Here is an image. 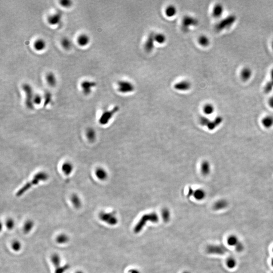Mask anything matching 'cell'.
<instances>
[{
	"mask_svg": "<svg viewBox=\"0 0 273 273\" xmlns=\"http://www.w3.org/2000/svg\"><path fill=\"white\" fill-rule=\"evenodd\" d=\"M52 94L49 91H46L44 94V106H46L52 101Z\"/></svg>",
	"mask_w": 273,
	"mask_h": 273,
	"instance_id": "36",
	"label": "cell"
},
{
	"mask_svg": "<svg viewBox=\"0 0 273 273\" xmlns=\"http://www.w3.org/2000/svg\"><path fill=\"white\" fill-rule=\"evenodd\" d=\"M51 260L52 263L53 264L54 266L55 267V269H57L58 267L61 266H60V263H61V258L60 257L59 255L57 254V253H54L53 255H52L51 257Z\"/></svg>",
	"mask_w": 273,
	"mask_h": 273,
	"instance_id": "27",
	"label": "cell"
},
{
	"mask_svg": "<svg viewBox=\"0 0 273 273\" xmlns=\"http://www.w3.org/2000/svg\"><path fill=\"white\" fill-rule=\"evenodd\" d=\"M46 46L45 41L42 38H38L36 40L34 44V49L37 51H43L45 49Z\"/></svg>",
	"mask_w": 273,
	"mask_h": 273,
	"instance_id": "22",
	"label": "cell"
},
{
	"mask_svg": "<svg viewBox=\"0 0 273 273\" xmlns=\"http://www.w3.org/2000/svg\"><path fill=\"white\" fill-rule=\"evenodd\" d=\"M119 108L118 106H115L111 110L105 111L101 116L99 120V123L101 125H105L107 124L109 121L112 118L114 115L118 111Z\"/></svg>",
	"mask_w": 273,
	"mask_h": 273,
	"instance_id": "7",
	"label": "cell"
},
{
	"mask_svg": "<svg viewBox=\"0 0 273 273\" xmlns=\"http://www.w3.org/2000/svg\"><path fill=\"white\" fill-rule=\"evenodd\" d=\"M183 273H190L189 272H183Z\"/></svg>",
	"mask_w": 273,
	"mask_h": 273,
	"instance_id": "51",
	"label": "cell"
},
{
	"mask_svg": "<svg viewBox=\"0 0 273 273\" xmlns=\"http://www.w3.org/2000/svg\"><path fill=\"white\" fill-rule=\"evenodd\" d=\"M71 201L75 208L78 209V208L81 207V205H82L81 200L77 195H75V194L72 195V196L71 197Z\"/></svg>",
	"mask_w": 273,
	"mask_h": 273,
	"instance_id": "32",
	"label": "cell"
},
{
	"mask_svg": "<svg viewBox=\"0 0 273 273\" xmlns=\"http://www.w3.org/2000/svg\"><path fill=\"white\" fill-rule=\"evenodd\" d=\"M161 216L164 222L167 223L170 221L171 218V212L167 208H163L161 211Z\"/></svg>",
	"mask_w": 273,
	"mask_h": 273,
	"instance_id": "35",
	"label": "cell"
},
{
	"mask_svg": "<svg viewBox=\"0 0 273 273\" xmlns=\"http://www.w3.org/2000/svg\"><path fill=\"white\" fill-rule=\"evenodd\" d=\"M42 101V97L41 95L39 94L34 95V100H33L34 104H35L37 105H39L41 103Z\"/></svg>",
	"mask_w": 273,
	"mask_h": 273,
	"instance_id": "42",
	"label": "cell"
},
{
	"mask_svg": "<svg viewBox=\"0 0 273 273\" xmlns=\"http://www.w3.org/2000/svg\"><path fill=\"white\" fill-rule=\"evenodd\" d=\"M192 196L197 200L201 201L204 199L207 196V193L203 189L199 188L194 190V192Z\"/></svg>",
	"mask_w": 273,
	"mask_h": 273,
	"instance_id": "17",
	"label": "cell"
},
{
	"mask_svg": "<svg viewBox=\"0 0 273 273\" xmlns=\"http://www.w3.org/2000/svg\"><path fill=\"white\" fill-rule=\"evenodd\" d=\"M271 77L272 78V79L273 80V68H272V70L271 71Z\"/></svg>",
	"mask_w": 273,
	"mask_h": 273,
	"instance_id": "47",
	"label": "cell"
},
{
	"mask_svg": "<svg viewBox=\"0 0 273 273\" xmlns=\"http://www.w3.org/2000/svg\"><path fill=\"white\" fill-rule=\"evenodd\" d=\"M206 251L210 255H223L227 252L228 249L223 245H210L207 247Z\"/></svg>",
	"mask_w": 273,
	"mask_h": 273,
	"instance_id": "8",
	"label": "cell"
},
{
	"mask_svg": "<svg viewBox=\"0 0 273 273\" xmlns=\"http://www.w3.org/2000/svg\"></svg>",
	"mask_w": 273,
	"mask_h": 273,
	"instance_id": "52",
	"label": "cell"
},
{
	"mask_svg": "<svg viewBox=\"0 0 273 273\" xmlns=\"http://www.w3.org/2000/svg\"><path fill=\"white\" fill-rule=\"evenodd\" d=\"M95 175H96L97 178L101 181H104L107 178L108 174L107 171L104 168L101 167H99L96 170Z\"/></svg>",
	"mask_w": 273,
	"mask_h": 273,
	"instance_id": "23",
	"label": "cell"
},
{
	"mask_svg": "<svg viewBox=\"0 0 273 273\" xmlns=\"http://www.w3.org/2000/svg\"><path fill=\"white\" fill-rule=\"evenodd\" d=\"M159 221V217L155 212H152L150 214H145L143 215L136 224L134 229V232L135 233H139L142 230L148 221L154 223H156Z\"/></svg>",
	"mask_w": 273,
	"mask_h": 273,
	"instance_id": "2",
	"label": "cell"
},
{
	"mask_svg": "<svg viewBox=\"0 0 273 273\" xmlns=\"http://www.w3.org/2000/svg\"><path fill=\"white\" fill-rule=\"evenodd\" d=\"M215 111V107L212 104H205L203 107V112L207 115L212 114Z\"/></svg>",
	"mask_w": 273,
	"mask_h": 273,
	"instance_id": "26",
	"label": "cell"
},
{
	"mask_svg": "<svg viewBox=\"0 0 273 273\" xmlns=\"http://www.w3.org/2000/svg\"><path fill=\"white\" fill-rule=\"evenodd\" d=\"M235 247L237 252H241L244 249V245L243 243L239 241V243L235 246Z\"/></svg>",
	"mask_w": 273,
	"mask_h": 273,
	"instance_id": "43",
	"label": "cell"
},
{
	"mask_svg": "<svg viewBox=\"0 0 273 273\" xmlns=\"http://www.w3.org/2000/svg\"><path fill=\"white\" fill-rule=\"evenodd\" d=\"M96 86V83L94 82L85 81L81 84V88L84 95H89L92 92V88Z\"/></svg>",
	"mask_w": 273,
	"mask_h": 273,
	"instance_id": "11",
	"label": "cell"
},
{
	"mask_svg": "<svg viewBox=\"0 0 273 273\" xmlns=\"http://www.w3.org/2000/svg\"><path fill=\"white\" fill-rule=\"evenodd\" d=\"M229 205V203L227 200L224 199L218 200L214 204L213 207L215 211H221L226 208Z\"/></svg>",
	"mask_w": 273,
	"mask_h": 273,
	"instance_id": "16",
	"label": "cell"
},
{
	"mask_svg": "<svg viewBox=\"0 0 273 273\" xmlns=\"http://www.w3.org/2000/svg\"><path fill=\"white\" fill-rule=\"evenodd\" d=\"M200 171L203 176L209 175L211 171V164L207 160H203L200 164Z\"/></svg>",
	"mask_w": 273,
	"mask_h": 273,
	"instance_id": "15",
	"label": "cell"
},
{
	"mask_svg": "<svg viewBox=\"0 0 273 273\" xmlns=\"http://www.w3.org/2000/svg\"><path fill=\"white\" fill-rule=\"evenodd\" d=\"M62 19V15L60 13L51 14L47 18V21L51 26H55L59 24Z\"/></svg>",
	"mask_w": 273,
	"mask_h": 273,
	"instance_id": "14",
	"label": "cell"
},
{
	"mask_svg": "<svg viewBox=\"0 0 273 273\" xmlns=\"http://www.w3.org/2000/svg\"><path fill=\"white\" fill-rule=\"evenodd\" d=\"M48 179V175L44 172H40L34 175L33 179L24 185L19 190L16 194V196L20 197L26 192L28 190L31 188L33 186L38 185L41 182L45 181Z\"/></svg>",
	"mask_w": 273,
	"mask_h": 273,
	"instance_id": "1",
	"label": "cell"
},
{
	"mask_svg": "<svg viewBox=\"0 0 273 273\" xmlns=\"http://www.w3.org/2000/svg\"><path fill=\"white\" fill-rule=\"evenodd\" d=\"M225 8L221 3H217L214 5L212 10V16L215 18H219L224 14Z\"/></svg>",
	"mask_w": 273,
	"mask_h": 273,
	"instance_id": "12",
	"label": "cell"
},
{
	"mask_svg": "<svg viewBox=\"0 0 273 273\" xmlns=\"http://www.w3.org/2000/svg\"><path fill=\"white\" fill-rule=\"evenodd\" d=\"M11 247L14 251L18 252L21 249V244L19 241H13L12 243Z\"/></svg>",
	"mask_w": 273,
	"mask_h": 273,
	"instance_id": "38",
	"label": "cell"
},
{
	"mask_svg": "<svg viewBox=\"0 0 273 273\" xmlns=\"http://www.w3.org/2000/svg\"><path fill=\"white\" fill-rule=\"evenodd\" d=\"M15 222L14 219H12L11 218H9L7 219L6 222V226L8 229L9 230H11L14 229L15 227Z\"/></svg>",
	"mask_w": 273,
	"mask_h": 273,
	"instance_id": "39",
	"label": "cell"
},
{
	"mask_svg": "<svg viewBox=\"0 0 273 273\" xmlns=\"http://www.w3.org/2000/svg\"><path fill=\"white\" fill-rule=\"evenodd\" d=\"M198 21L195 17L190 15H185L182 21V29L184 32H188L190 28L198 26Z\"/></svg>",
	"mask_w": 273,
	"mask_h": 273,
	"instance_id": "5",
	"label": "cell"
},
{
	"mask_svg": "<svg viewBox=\"0 0 273 273\" xmlns=\"http://www.w3.org/2000/svg\"></svg>",
	"mask_w": 273,
	"mask_h": 273,
	"instance_id": "53",
	"label": "cell"
},
{
	"mask_svg": "<svg viewBox=\"0 0 273 273\" xmlns=\"http://www.w3.org/2000/svg\"><path fill=\"white\" fill-rule=\"evenodd\" d=\"M77 42L81 47L86 46L90 42L89 37L86 34H81L77 38Z\"/></svg>",
	"mask_w": 273,
	"mask_h": 273,
	"instance_id": "19",
	"label": "cell"
},
{
	"mask_svg": "<svg viewBox=\"0 0 273 273\" xmlns=\"http://www.w3.org/2000/svg\"><path fill=\"white\" fill-rule=\"evenodd\" d=\"M61 45L64 49L70 50L72 46V43L70 40L67 38H64L61 41Z\"/></svg>",
	"mask_w": 273,
	"mask_h": 273,
	"instance_id": "33",
	"label": "cell"
},
{
	"mask_svg": "<svg viewBox=\"0 0 273 273\" xmlns=\"http://www.w3.org/2000/svg\"><path fill=\"white\" fill-rule=\"evenodd\" d=\"M177 8L174 5H171L167 6L165 10V14L168 17H173L177 14Z\"/></svg>",
	"mask_w": 273,
	"mask_h": 273,
	"instance_id": "24",
	"label": "cell"
},
{
	"mask_svg": "<svg viewBox=\"0 0 273 273\" xmlns=\"http://www.w3.org/2000/svg\"><path fill=\"white\" fill-rule=\"evenodd\" d=\"M253 75V71L251 67H244L241 70L240 76L242 81L247 82L251 79Z\"/></svg>",
	"mask_w": 273,
	"mask_h": 273,
	"instance_id": "13",
	"label": "cell"
},
{
	"mask_svg": "<svg viewBox=\"0 0 273 273\" xmlns=\"http://www.w3.org/2000/svg\"><path fill=\"white\" fill-rule=\"evenodd\" d=\"M34 221H32L31 219H29V220L26 221V223H24V226H23V232L26 234L29 233L31 232L34 227Z\"/></svg>",
	"mask_w": 273,
	"mask_h": 273,
	"instance_id": "25",
	"label": "cell"
},
{
	"mask_svg": "<svg viewBox=\"0 0 273 273\" xmlns=\"http://www.w3.org/2000/svg\"><path fill=\"white\" fill-rule=\"evenodd\" d=\"M268 104L271 108L273 109V96L271 97L268 100Z\"/></svg>",
	"mask_w": 273,
	"mask_h": 273,
	"instance_id": "44",
	"label": "cell"
},
{
	"mask_svg": "<svg viewBox=\"0 0 273 273\" xmlns=\"http://www.w3.org/2000/svg\"><path fill=\"white\" fill-rule=\"evenodd\" d=\"M237 264V263L236 260L234 258L230 257L227 259L226 265L229 269H234L236 267Z\"/></svg>",
	"mask_w": 273,
	"mask_h": 273,
	"instance_id": "34",
	"label": "cell"
},
{
	"mask_svg": "<svg viewBox=\"0 0 273 273\" xmlns=\"http://www.w3.org/2000/svg\"><path fill=\"white\" fill-rule=\"evenodd\" d=\"M154 39L156 42L159 44H163L166 42L167 38L166 35L163 33H158L155 34Z\"/></svg>",
	"mask_w": 273,
	"mask_h": 273,
	"instance_id": "31",
	"label": "cell"
},
{
	"mask_svg": "<svg viewBox=\"0 0 273 273\" xmlns=\"http://www.w3.org/2000/svg\"><path fill=\"white\" fill-rule=\"evenodd\" d=\"M99 219L108 225L114 226L118 223V219L114 212L102 211L99 214Z\"/></svg>",
	"mask_w": 273,
	"mask_h": 273,
	"instance_id": "4",
	"label": "cell"
},
{
	"mask_svg": "<svg viewBox=\"0 0 273 273\" xmlns=\"http://www.w3.org/2000/svg\"><path fill=\"white\" fill-rule=\"evenodd\" d=\"M73 168L74 167L71 163L66 162L63 164L62 170L65 175H68L72 172Z\"/></svg>",
	"mask_w": 273,
	"mask_h": 273,
	"instance_id": "28",
	"label": "cell"
},
{
	"mask_svg": "<svg viewBox=\"0 0 273 273\" xmlns=\"http://www.w3.org/2000/svg\"><path fill=\"white\" fill-rule=\"evenodd\" d=\"M271 264H272V266L273 267V259H272V261H271Z\"/></svg>",
	"mask_w": 273,
	"mask_h": 273,
	"instance_id": "49",
	"label": "cell"
},
{
	"mask_svg": "<svg viewBox=\"0 0 273 273\" xmlns=\"http://www.w3.org/2000/svg\"><path fill=\"white\" fill-rule=\"evenodd\" d=\"M22 88L23 91H24V93L26 94V105L29 109H33L34 107L33 100H34V92H33V88L30 84H26V83L23 84Z\"/></svg>",
	"mask_w": 273,
	"mask_h": 273,
	"instance_id": "3",
	"label": "cell"
},
{
	"mask_svg": "<svg viewBox=\"0 0 273 273\" xmlns=\"http://www.w3.org/2000/svg\"><path fill=\"white\" fill-rule=\"evenodd\" d=\"M154 35H155V34L153 33L149 34L148 36L147 37V39H146V42H145V50L147 52H151L154 49V43L155 42V39H154Z\"/></svg>",
	"mask_w": 273,
	"mask_h": 273,
	"instance_id": "9",
	"label": "cell"
},
{
	"mask_svg": "<svg viewBox=\"0 0 273 273\" xmlns=\"http://www.w3.org/2000/svg\"><path fill=\"white\" fill-rule=\"evenodd\" d=\"M262 125L266 129H270L273 126V116L267 115L262 119Z\"/></svg>",
	"mask_w": 273,
	"mask_h": 273,
	"instance_id": "18",
	"label": "cell"
},
{
	"mask_svg": "<svg viewBox=\"0 0 273 273\" xmlns=\"http://www.w3.org/2000/svg\"><path fill=\"white\" fill-rule=\"evenodd\" d=\"M75 273H84V272H82V271H78V272H76Z\"/></svg>",
	"mask_w": 273,
	"mask_h": 273,
	"instance_id": "48",
	"label": "cell"
},
{
	"mask_svg": "<svg viewBox=\"0 0 273 273\" xmlns=\"http://www.w3.org/2000/svg\"><path fill=\"white\" fill-rule=\"evenodd\" d=\"M69 237L65 234H61L57 237L56 241L58 244H64L69 241Z\"/></svg>",
	"mask_w": 273,
	"mask_h": 273,
	"instance_id": "29",
	"label": "cell"
},
{
	"mask_svg": "<svg viewBox=\"0 0 273 273\" xmlns=\"http://www.w3.org/2000/svg\"><path fill=\"white\" fill-rule=\"evenodd\" d=\"M198 42L201 47L204 48L208 47L211 44L210 38L204 34L200 35L198 38Z\"/></svg>",
	"mask_w": 273,
	"mask_h": 273,
	"instance_id": "20",
	"label": "cell"
},
{
	"mask_svg": "<svg viewBox=\"0 0 273 273\" xmlns=\"http://www.w3.org/2000/svg\"><path fill=\"white\" fill-rule=\"evenodd\" d=\"M60 4L62 7L65 8H68L71 6L72 4V1L70 0H62L60 2Z\"/></svg>",
	"mask_w": 273,
	"mask_h": 273,
	"instance_id": "41",
	"label": "cell"
},
{
	"mask_svg": "<svg viewBox=\"0 0 273 273\" xmlns=\"http://www.w3.org/2000/svg\"><path fill=\"white\" fill-rule=\"evenodd\" d=\"M47 84L51 87H54L56 85L57 80L55 75L52 72H49L46 76Z\"/></svg>",
	"mask_w": 273,
	"mask_h": 273,
	"instance_id": "21",
	"label": "cell"
},
{
	"mask_svg": "<svg viewBox=\"0 0 273 273\" xmlns=\"http://www.w3.org/2000/svg\"><path fill=\"white\" fill-rule=\"evenodd\" d=\"M193 192H194V190L193 189L192 187H190L189 188L188 193V195H187L188 197L192 196Z\"/></svg>",
	"mask_w": 273,
	"mask_h": 273,
	"instance_id": "45",
	"label": "cell"
},
{
	"mask_svg": "<svg viewBox=\"0 0 273 273\" xmlns=\"http://www.w3.org/2000/svg\"><path fill=\"white\" fill-rule=\"evenodd\" d=\"M70 268V265L66 264L62 266H60L55 270V273H64Z\"/></svg>",
	"mask_w": 273,
	"mask_h": 273,
	"instance_id": "40",
	"label": "cell"
},
{
	"mask_svg": "<svg viewBox=\"0 0 273 273\" xmlns=\"http://www.w3.org/2000/svg\"><path fill=\"white\" fill-rule=\"evenodd\" d=\"M272 48L273 50V41L272 42Z\"/></svg>",
	"mask_w": 273,
	"mask_h": 273,
	"instance_id": "50",
	"label": "cell"
},
{
	"mask_svg": "<svg viewBox=\"0 0 273 273\" xmlns=\"http://www.w3.org/2000/svg\"><path fill=\"white\" fill-rule=\"evenodd\" d=\"M239 240L238 237L235 235H231L228 237L227 239V243L230 246H234L239 243Z\"/></svg>",
	"mask_w": 273,
	"mask_h": 273,
	"instance_id": "30",
	"label": "cell"
},
{
	"mask_svg": "<svg viewBox=\"0 0 273 273\" xmlns=\"http://www.w3.org/2000/svg\"><path fill=\"white\" fill-rule=\"evenodd\" d=\"M135 87L132 82L127 81H119L118 82V90L121 93L127 94L134 91Z\"/></svg>",
	"mask_w": 273,
	"mask_h": 273,
	"instance_id": "6",
	"label": "cell"
},
{
	"mask_svg": "<svg viewBox=\"0 0 273 273\" xmlns=\"http://www.w3.org/2000/svg\"><path fill=\"white\" fill-rule=\"evenodd\" d=\"M175 89L176 90L179 91H183V92H185V91H188L191 88V82L189 81H187V80H183V81H180L179 82H177L174 85Z\"/></svg>",
	"mask_w": 273,
	"mask_h": 273,
	"instance_id": "10",
	"label": "cell"
},
{
	"mask_svg": "<svg viewBox=\"0 0 273 273\" xmlns=\"http://www.w3.org/2000/svg\"><path fill=\"white\" fill-rule=\"evenodd\" d=\"M86 136L90 141H94L96 138V133L93 129H88V130L86 131Z\"/></svg>",
	"mask_w": 273,
	"mask_h": 273,
	"instance_id": "37",
	"label": "cell"
},
{
	"mask_svg": "<svg viewBox=\"0 0 273 273\" xmlns=\"http://www.w3.org/2000/svg\"><path fill=\"white\" fill-rule=\"evenodd\" d=\"M129 273H140L139 271L136 270V269H131L129 271Z\"/></svg>",
	"mask_w": 273,
	"mask_h": 273,
	"instance_id": "46",
	"label": "cell"
}]
</instances>
